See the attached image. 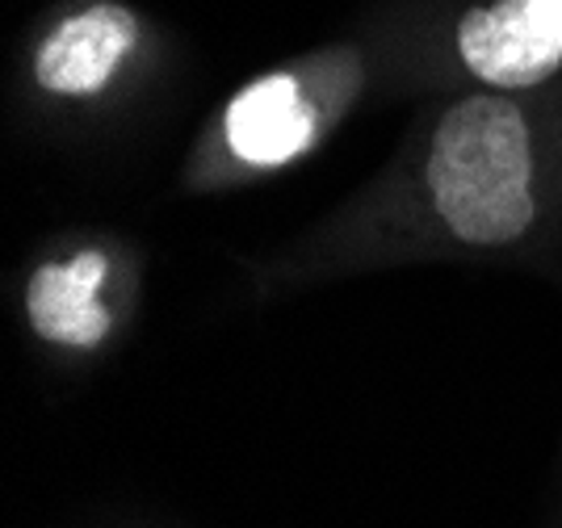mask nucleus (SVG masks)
<instances>
[{
	"mask_svg": "<svg viewBox=\"0 0 562 528\" xmlns=\"http://www.w3.org/2000/svg\"><path fill=\"white\" fill-rule=\"evenodd\" d=\"M562 239V89H470L428 114L361 193L265 265L306 285L391 265L508 260Z\"/></svg>",
	"mask_w": 562,
	"mask_h": 528,
	"instance_id": "obj_1",
	"label": "nucleus"
},
{
	"mask_svg": "<svg viewBox=\"0 0 562 528\" xmlns=\"http://www.w3.org/2000/svg\"><path fill=\"white\" fill-rule=\"evenodd\" d=\"M370 89V55L357 43L319 46L235 89L189 143L181 193L214 198L269 181L319 151Z\"/></svg>",
	"mask_w": 562,
	"mask_h": 528,
	"instance_id": "obj_2",
	"label": "nucleus"
},
{
	"mask_svg": "<svg viewBox=\"0 0 562 528\" xmlns=\"http://www.w3.org/2000/svg\"><path fill=\"white\" fill-rule=\"evenodd\" d=\"M470 89L538 92L562 76V0H479L449 30Z\"/></svg>",
	"mask_w": 562,
	"mask_h": 528,
	"instance_id": "obj_3",
	"label": "nucleus"
},
{
	"mask_svg": "<svg viewBox=\"0 0 562 528\" xmlns=\"http://www.w3.org/2000/svg\"><path fill=\"white\" fill-rule=\"evenodd\" d=\"M122 273H131L122 248L97 244V239L47 256L25 277V327L59 352L89 357L97 348H105L122 323V299H117Z\"/></svg>",
	"mask_w": 562,
	"mask_h": 528,
	"instance_id": "obj_4",
	"label": "nucleus"
},
{
	"mask_svg": "<svg viewBox=\"0 0 562 528\" xmlns=\"http://www.w3.org/2000/svg\"><path fill=\"white\" fill-rule=\"evenodd\" d=\"M147 25L126 0H80L43 30L30 55V80L50 101H101L139 59Z\"/></svg>",
	"mask_w": 562,
	"mask_h": 528,
	"instance_id": "obj_5",
	"label": "nucleus"
}]
</instances>
